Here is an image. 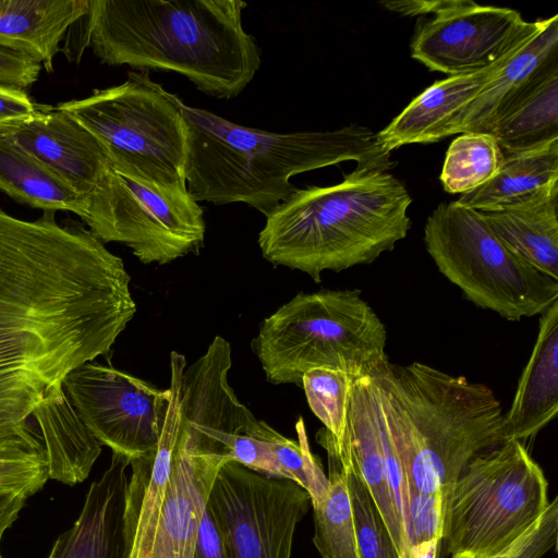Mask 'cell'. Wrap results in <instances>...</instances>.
I'll return each mask as SVG.
<instances>
[{
	"instance_id": "1",
	"label": "cell",
	"mask_w": 558,
	"mask_h": 558,
	"mask_svg": "<svg viewBox=\"0 0 558 558\" xmlns=\"http://www.w3.org/2000/svg\"><path fill=\"white\" fill-rule=\"evenodd\" d=\"M130 280L83 223L0 208V453L45 452L32 415L111 350L136 313Z\"/></svg>"
},
{
	"instance_id": "2",
	"label": "cell",
	"mask_w": 558,
	"mask_h": 558,
	"mask_svg": "<svg viewBox=\"0 0 558 558\" xmlns=\"http://www.w3.org/2000/svg\"><path fill=\"white\" fill-rule=\"evenodd\" d=\"M242 0H88L86 44L108 65L185 76L231 99L252 82L260 51L243 27Z\"/></svg>"
},
{
	"instance_id": "3",
	"label": "cell",
	"mask_w": 558,
	"mask_h": 558,
	"mask_svg": "<svg viewBox=\"0 0 558 558\" xmlns=\"http://www.w3.org/2000/svg\"><path fill=\"white\" fill-rule=\"evenodd\" d=\"M184 177L197 202L242 203L269 214L296 189V174L355 161L363 170L389 171V153L368 128L351 123L331 131L277 133L236 124L183 102Z\"/></svg>"
},
{
	"instance_id": "4",
	"label": "cell",
	"mask_w": 558,
	"mask_h": 558,
	"mask_svg": "<svg viewBox=\"0 0 558 558\" xmlns=\"http://www.w3.org/2000/svg\"><path fill=\"white\" fill-rule=\"evenodd\" d=\"M411 204L389 171L355 168L333 185L296 187L265 216L257 242L274 266L320 282L326 270L371 264L392 251L411 228Z\"/></svg>"
},
{
	"instance_id": "5",
	"label": "cell",
	"mask_w": 558,
	"mask_h": 558,
	"mask_svg": "<svg viewBox=\"0 0 558 558\" xmlns=\"http://www.w3.org/2000/svg\"><path fill=\"white\" fill-rule=\"evenodd\" d=\"M408 485L446 497L461 470L505 441L490 388L420 362H386L373 376Z\"/></svg>"
},
{
	"instance_id": "6",
	"label": "cell",
	"mask_w": 558,
	"mask_h": 558,
	"mask_svg": "<svg viewBox=\"0 0 558 558\" xmlns=\"http://www.w3.org/2000/svg\"><path fill=\"white\" fill-rule=\"evenodd\" d=\"M387 330L361 291L300 292L263 320L251 347L267 381L301 385L314 368L373 377L388 362Z\"/></svg>"
},
{
	"instance_id": "7",
	"label": "cell",
	"mask_w": 558,
	"mask_h": 558,
	"mask_svg": "<svg viewBox=\"0 0 558 558\" xmlns=\"http://www.w3.org/2000/svg\"><path fill=\"white\" fill-rule=\"evenodd\" d=\"M182 105L148 71H130L123 83L57 108L100 142L118 173L151 186L185 189Z\"/></svg>"
},
{
	"instance_id": "8",
	"label": "cell",
	"mask_w": 558,
	"mask_h": 558,
	"mask_svg": "<svg viewBox=\"0 0 558 558\" xmlns=\"http://www.w3.org/2000/svg\"><path fill=\"white\" fill-rule=\"evenodd\" d=\"M548 482L522 441H506L473 458L444 507L451 558H489L525 533L549 505Z\"/></svg>"
},
{
	"instance_id": "9",
	"label": "cell",
	"mask_w": 558,
	"mask_h": 558,
	"mask_svg": "<svg viewBox=\"0 0 558 558\" xmlns=\"http://www.w3.org/2000/svg\"><path fill=\"white\" fill-rule=\"evenodd\" d=\"M424 243L438 270L477 307L519 322L558 301V280L508 248L481 211L457 201L427 217Z\"/></svg>"
},
{
	"instance_id": "10",
	"label": "cell",
	"mask_w": 558,
	"mask_h": 558,
	"mask_svg": "<svg viewBox=\"0 0 558 558\" xmlns=\"http://www.w3.org/2000/svg\"><path fill=\"white\" fill-rule=\"evenodd\" d=\"M83 221L102 243L129 246L143 264L198 254L206 233L203 208L187 187L147 185L112 168L90 194Z\"/></svg>"
},
{
	"instance_id": "11",
	"label": "cell",
	"mask_w": 558,
	"mask_h": 558,
	"mask_svg": "<svg viewBox=\"0 0 558 558\" xmlns=\"http://www.w3.org/2000/svg\"><path fill=\"white\" fill-rule=\"evenodd\" d=\"M227 417L193 396L179 397L172 468L147 558H192L211 487L232 461Z\"/></svg>"
},
{
	"instance_id": "12",
	"label": "cell",
	"mask_w": 558,
	"mask_h": 558,
	"mask_svg": "<svg viewBox=\"0 0 558 558\" xmlns=\"http://www.w3.org/2000/svg\"><path fill=\"white\" fill-rule=\"evenodd\" d=\"M207 506L231 558H291L295 527L312 504L295 482L229 461L217 474Z\"/></svg>"
},
{
	"instance_id": "13",
	"label": "cell",
	"mask_w": 558,
	"mask_h": 558,
	"mask_svg": "<svg viewBox=\"0 0 558 558\" xmlns=\"http://www.w3.org/2000/svg\"><path fill=\"white\" fill-rule=\"evenodd\" d=\"M63 390L82 422L113 453L130 461L153 452L160 438L170 389L87 362L64 378Z\"/></svg>"
},
{
	"instance_id": "14",
	"label": "cell",
	"mask_w": 558,
	"mask_h": 558,
	"mask_svg": "<svg viewBox=\"0 0 558 558\" xmlns=\"http://www.w3.org/2000/svg\"><path fill=\"white\" fill-rule=\"evenodd\" d=\"M543 22H526L510 8L464 0L454 9L417 21L411 57L448 76L476 72L532 37Z\"/></svg>"
},
{
	"instance_id": "15",
	"label": "cell",
	"mask_w": 558,
	"mask_h": 558,
	"mask_svg": "<svg viewBox=\"0 0 558 558\" xmlns=\"http://www.w3.org/2000/svg\"><path fill=\"white\" fill-rule=\"evenodd\" d=\"M0 129L88 197L111 168L100 142L57 107L40 105L32 118Z\"/></svg>"
},
{
	"instance_id": "16",
	"label": "cell",
	"mask_w": 558,
	"mask_h": 558,
	"mask_svg": "<svg viewBox=\"0 0 558 558\" xmlns=\"http://www.w3.org/2000/svg\"><path fill=\"white\" fill-rule=\"evenodd\" d=\"M383 410L373 377L354 378L350 389L347 429L337 446L340 458L349 457L367 487L400 558H413L410 538L396 507L387 472L381 436Z\"/></svg>"
},
{
	"instance_id": "17",
	"label": "cell",
	"mask_w": 558,
	"mask_h": 558,
	"mask_svg": "<svg viewBox=\"0 0 558 558\" xmlns=\"http://www.w3.org/2000/svg\"><path fill=\"white\" fill-rule=\"evenodd\" d=\"M558 70V15L542 27L452 120L445 137L458 133H488L494 124Z\"/></svg>"
},
{
	"instance_id": "18",
	"label": "cell",
	"mask_w": 558,
	"mask_h": 558,
	"mask_svg": "<svg viewBox=\"0 0 558 558\" xmlns=\"http://www.w3.org/2000/svg\"><path fill=\"white\" fill-rule=\"evenodd\" d=\"M129 465V459L112 452L109 468L90 484L77 520L57 538L47 558H130Z\"/></svg>"
},
{
	"instance_id": "19",
	"label": "cell",
	"mask_w": 558,
	"mask_h": 558,
	"mask_svg": "<svg viewBox=\"0 0 558 558\" xmlns=\"http://www.w3.org/2000/svg\"><path fill=\"white\" fill-rule=\"evenodd\" d=\"M186 359L170 353V402L157 448L130 461L125 521L131 543L130 558H147L154 539L159 511L168 486L173 450L179 429L180 380Z\"/></svg>"
},
{
	"instance_id": "20",
	"label": "cell",
	"mask_w": 558,
	"mask_h": 558,
	"mask_svg": "<svg viewBox=\"0 0 558 558\" xmlns=\"http://www.w3.org/2000/svg\"><path fill=\"white\" fill-rule=\"evenodd\" d=\"M529 39L517 45L486 69L447 76L428 86L386 128L376 133L379 146L391 154L392 150L407 144H428L445 138L446 129L452 120Z\"/></svg>"
},
{
	"instance_id": "21",
	"label": "cell",
	"mask_w": 558,
	"mask_h": 558,
	"mask_svg": "<svg viewBox=\"0 0 558 558\" xmlns=\"http://www.w3.org/2000/svg\"><path fill=\"white\" fill-rule=\"evenodd\" d=\"M558 412V301L541 315L538 332L509 410L505 441L534 437Z\"/></svg>"
},
{
	"instance_id": "22",
	"label": "cell",
	"mask_w": 558,
	"mask_h": 558,
	"mask_svg": "<svg viewBox=\"0 0 558 558\" xmlns=\"http://www.w3.org/2000/svg\"><path fill=\"white\" fill-rule=\"evenodd\" d=\"M88 12V0H0V46L36 58L47 72L66 32Z\"/></svg>"
},
{
	"instance_id": "23",
	"label": "cell",
	"mask_w": 558,
	"mask_h": 558,
	"mask_svg": "<svg viewBox=\"0 0 558 558\" xmlns=\"http://www.w3.org/2000/svg\"><path fill=\"white\" fill-rule=\"evenodd\" d=\"M558 187V138L545 145L504 154L495 175L457 202L482 213L525 203Z\"/></svg>"
},
{
	"instance_id": "24",
	"label": "cell",
	"mask_w": 558,
	"mask_h": 558,
	"mask_svg": "<svg viewBox=\"0 0 558 558\" xmlns=\"http://www.w3.org/2000/svg\"><path fill=\"white\" fill-rule=\"evenodd\" d=\"M32 422L39 429L49 478L70 486L85 481L102 445L82 422L65 392L43 402Z\"/></svg>"
},
{
	"instance_id": "25",
	"label": "cell",
	"mask_w": 558,
	"mask_h": 558,
	"mask_svg": "<svg viewBox=\"0 0 558 558\" xmlns=\"http://www.w3.org/2000/svg\"><path fill=\"white\" fill-rule=\"evenodd\" d=\"M482 215L508 248L558 280V187L525 203Z\"/></svg>"
},
{
	"instance_id": "26",
	"label": "cell",
	"mask_w": 558,
	"mask_h": 558,
	"mask_svg": "<svg viewBox=\"0 0 558 558\" xmlns=\"http://www.w3.org/2000/svg\"><path fill=\"white\" fill-rule=\"evenodd\" d=\"M0 191L44 211H70L86 217L89 197L25 150L0 129Z\"/></svg>"
},
{
	"instance_id": "27",
	"label": "cell",
	"mask_w": 558,
	"mask_h": 558,
	"mask_svg": "<svg viewBox=\"0 0 558 558\" xmlns=\"http://www.w3.org/2000/svg\"><path fill=\"white\" fill-rule=\"evenodd\" d=\"M317 442L328 457V492L314 510L313 543L322 558H357L352 504L345 471L324 428Z\"/></svg>"
},
{
	"instance_id": "28",
	"label": "cell",
	"mask_w": 558,
	"mask_h": 558,
	"mask_svg": "<svg viewBox=\"0 0 558 558\" xmlns=\"http://www.w3.org/2000/svg\"><path fill=\"white\" fill-rule=\"evenodd\" d=\"M504 154L532 149L558 138V70L488 131Z\"/></svg>"
},
{
	"instance_id": "29",
	"label": "cell",
	"mask_w": 558,
	"mask_h": 558,
	"mask_svg": "<svg viewBox=\"0 0 558 558\" xmlns=\"http://www.w3.org/2000/svg\"><path fill=\"white\" fill-rule=\"evenodd\" d=\"M504 153L489 133L469 132L448 147L440 181L449 194H466L489 181L497 172Z\"/></svg>"
},
{
	"instance_id": "30",
	"label": "cell",
	"mask_w": 558,
	"mask_h": 558,
	"mask_svg": "<svg viewBox=\"0 0 558 558\" xmlns=\"http://www.w3.org/2000/svg\"><path fill=\"white\" fill-rule=\"evenodd\" d=\"M295 429L298 440L284 437L265 421L256 420L250 434L267 445L287 478L304 488L311 497L312 507H316L326 497L329 481L311 451L302 417H299Z\"/></svg>"
},
{
	"instance_id": "31",
	"label": "cell",
	"mask_w": 558,
	"mask_h": 558,
	"mask_svg": "<svg viewBox=\"0 0 558 558\" xmlns=\"http://www.w3.org/2000/svg\"><path fill=\"white\" fill-rule=\"evenodd\" d=\"M354 378L329 368H314L302 377L307 403L323 423L333 442L340 446L345 437L351 384Z\"/></svg>"
},
{
	"instance_id": "32",
	"label": "cell",
	"mask_w": 558,
	"mask_h": 558,
	"mask_svg": "<svg viewBox=\"0 0 558 558\" xmlns=\"http://www.w3.org/2000/svg\"><path fill=\"white\" fill-rule=\"evenodd\" d=\"M340 461L347 474L352 504L357 558H400L376 505L353 462L349 457L341 458Z\"/></svg>"
},
{
	"instance_id": "33",
	"label": "cell",
	"mask_w": 558,
	"mask_h": 558,
	"mask_svg": "<svg viewBox=\"0 0 558 558\" xmlns=\"http://www.w3.org/2000/svg\"><path fill=\"white\" fill-rule=\"evenodd\" d=\"M409 525L413 558H437L444 538V499L409 486Z\"/></svg>"
},
{
	"instance_id": "34",
	"label": "cell",
	"mask_w": 558,
	"mask_h": 558,
	"mask_svg": "<svg viewBox=\"0 0 558 558\" xmlns=\"http://www.w3.org/2000/svg\"><path fill=\"white\" fill-rule=\"evenodd\" d=\"M49 478L45 453H0V494L27 498Z\"/></svg>"
},
{
	"instance_id": "35",
	"label": "cell",
	"mask_w": 558,
	"mask_h": 558,
	"mask_svg": "<svg viewBox=\"0 0 558 558\" xmlns=\"http://www.w3.org/2000/svg\"><path fill=\"white\" fill-rule=\"evenodd\" d=\"M558 541V498L520 537L489 558H543L556 549Z\"/></svg>"
},
{
	"instance_id": "36",
	"label": "cell",
	"mask_w": 558,
	"mask_h": 558,
	"mask_svg": "<svg viewBox=\"0 0 558 558\" xmlns=\"http://www.w3.org/2000/svg\"><path fill=\"white\" fill-rule=\"evenodd\" d=\"M40 69L33 56L0 46V84L24 89L37 81Z\"/></svg>"
},
{
	"instance_id": "37",
	"label": "cell",
	"mask_w": 558,
	"mask_h": 558,
	"mask_svg": "<svg viewBox=\"0 0 558 558\" xmlns=\"http://www.w3.org/2000/svg\"><path fill=\"white\" fill-rule=\"evenodd\" d=\"M192 558H231L225 534L208 506L198 527Z\"/></svg>"
},
{
	"instance_id": "38",
	"label": "cell",
	"mask_w": 558,
	"mask_h": 558,
	"mask_svg": "<svg viewBox=\"0 0 558 558\" xmlns=\"http://www.w3.org/2000/svg\"><path fill=\"white\" fill-rule=\"evenodd\" d=\"M38 107L24 89L0 84V128L32 118Z\"/></svg>"
},
{
	"instance_id": "39",
	"label": "cell",
	"mask_w": 558,
	"mask_h": 558,
	"mask_svg": "<svg viewBox=\"0 0 558 558\" xmlns=\"http://www.w3.org/2000/svg\"><path fill=\"white\" fill-rule=\"evenodd\" d=\"M464 0H398L381 1L380 4L388 11L402 16L437 15L461 5Z\"/></svg>"
},
{
	"instance_id": "40",
	"label": "cell",
	"mask_w": 558,
	"mask_h": 558,
	"mask_svg": "<svg viewBox=\"0 0 558 558\" xmlns=\"http://www.w3.org/2000/svg\"><path fill=\"white\" fill-rule=\"evenodd\" d=\"M27 497L20 494H0V541L17 519Z\"/></svg>"
},
{
	"instance_id": "41",
	"label": "cell",
	"mask_w": 558,
	"mask_h": 558,
	"mask_svg": "<svg viewBox=\"0 0 558 558\" xmlns=\"http://www.w3.org/2000/svg\"><path fill=\"white\" fill-rule=\"evenodd\" d=\"M0 558H2L1 554H0Z\"/></svg>"
}]
</instances>
